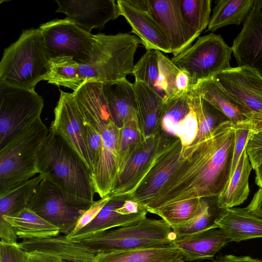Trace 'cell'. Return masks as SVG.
<instances>
[{
	"label": "cell",
	"instance_id": "7402d4cb",
	"mask_svg": "<svg viewBox=\"0 0 262 262\" xmlns=\"http://www.w3.org/2000/svg\"><path fill=\"white\" fill-rule=\"evenodd\" d=\"M229 242L219 228L198 232L175 235L171 244L177 247L186 261L211 259Z\"/></svg>",
	"mask_w": 262,
	"mask_h": 262
},
{
	"label": "cell",
	"instance_id": "c3c4849f",
	"mask_svg": "<svg viewBox=\"0 0 262 262\" xmlns=\"http://www.w3.org/2000/svg\"><path fill=\"white\" fill-rule=\"evenodd\" d=\"M214 262H262V260L250 256H237L228 254L220 257Z\"/></svg>",
	"mask_w": 262,
	"mask_h": 262
},
{
	"label": "cell",
	"instance_id": "83f0119b",
	"mask_svg": "<svg viewBox=\"0 0 262 262\" xmlns=\"http://www.w3.org/2000/svg\"><path fill=\"white\" fill-rule=\"evenodd\" d=\"M190 90L210 103L234 124L247 119L237 103L214 77L198 81Z\"/></svg>",
	"mask_w": 262,
	"mask_h": 262
},
{
	"label": "cell",
	"instance_id": "74e56055",
	"mask_svg": "<svg viewBox=\"0 0 262 262\" xmlns=\"http://www.w3.org/2000/svg\"><path fill=\"white\" fill-rule=\"evenodd\" d=\"M155 51L159 67L158 85L159 94L165 101L177 94L176 79L180 69L162 52Z\"/></svg>",
	"mask_w": 262,
	"mask_h": 262
},
{
	"label": "cell",
	"instance_id": "5b68a950",
	"mask_svg": "<svg viewBox=\"0 0 262 262\" xmlns=\"http://www.w3.org/2000/svg\"><path fill=\"white\" fill-rule=\"evenodd\" d=\"M96 35L97 43L91 60L77 65L79 87L86 81L105 83L126 78L133 73L134 56L142 43L137 36L127 33Z\"/></svg>",
	"mask_w": 262,
	"mask_h": 262
},
{
	"label": "cell",
	"instance_id": "f907efd6",
	"mask_svg": "<svg viewBox=\"0 0 262 262\" xmlns=\"http://www.w3.org/2000/svg\"><path fill=\"white\" fill-rule=\"evenodd\" d=\"M254 5L262 11V0H254Z\"/></svg>",
	"mask_w": 262,
	"mask_h": 262
},
{
	"label": "cell",
	"instance_id": "681fc988",
	"mask_svg": "<svg viewBox=\"0 0 262 262\" xmlns=\"http://www.w3.org/2000/svg\"><path fill=\"white\" fill-rule=\"evenodd\" d=\"M255 182L256 184L262 189V161L260 164L255 168Z\"/></svg>",
	"mask_w": 262,
	"mask_h": 262
},
{
	"label": "cell",
	"instance_id": "6da1fadb",
	"mask_svg": "<svg viewBox=\"0 0 262 262\" xmlns=\"http://www.w3.org/2000/svg\"><path fill=\"white\" fill-rule=\"evenodd\" d=\"M234 143V124L227 120L204 139L183 147V160L146 206L147 212L183 200L217 196L230 179Z\"/></svg>",
	"mask_w": 262,
	"mask_h": 262
},
{
	"label": "cell",
	"instance_id": "f6af8a7d",
	"mask_svg": "<svg viewBox=\"0 0 262 262\" xmlns=\"http://www.w3.org/2000/svg\"><path fill=\"white\" fill-rule=\"evenodd\" d=\"M252 214L262 219V189L259 188L246 207Z\"/></svg>",
	"mask_w": 262,
	"mask_h": 262
},
{
	"label": "cell",
	"instance_id": "ac0fdd59",
	"mask_svg": "<svg viewBox=\"0 0 262 262\" xmlns=\"http://www.w3.org/2000/svg\"><path fill=\"white\" fill-rule=\"evenodd\" d=\"M56 12L64 13L67 18L84 30L102 29L109 21L120 15L116 1L114 0H56Z\"/></svg>",
	"mask_w": 262,
	"mask_h": 262
},
{
	"label": "cell",
	"instance_id": "f5cc1de1",
	"mask_svg": "<svg viewBox=\"0 0 262 262\" xmlns=\"http://www.w3.org/2000/svg\"><path fill=\"white\" fill-rule=\"evenodd\" d=\"M62 262H67L66 261H62Z\"/></svg>",
	"mask_w": 262,
	"mask_h": 262
},
{
	"label": "cell",
	"instance_id": "603a6c76",
	"mask_svg": "<svg viewBox=\"0 0 262 262\" xmlns=\"http://www.w3.org/2000/svg\"><path fill=\"white\" fill-rule=\"evenodd\" d=\"M109 197L108 201L91 222L79 231L67 235L68 237L80 240L97 232L136 224L146 217V210L134 214L121 213L117 209L123 205L126 199L121 196Z\"/></svg>",
	"mask_w": 262,
	"mask_h": 262
},
{
	"label": "cell",
	"instance_id": "816d5d0a",
	"mask_svg": "<svg viewBox=\"0 0 262 262\" xmlns=\"http://www.w3.org/2000/svg\"><path fill=\"white\" fill-rule=\"evenodd\" d=\"M67 262H96L95 258L94 259L86 261H66Z\"/></svg>",
	"mask_w": 262,
	"mask_h": 262
},
{
	"label": "cell",
	"instance_id": "52a82bcc",
	"mask_svg": "<svg viewBox=\"0 0 262 262\" xmlns=\"http://www.w3.org/2000/svg\"><path fill=\"white\" fill-rule=\"evenodd\" d=\"M174 237L164 220L146 216L136 224L97 232L80 241L98 254L168 245Z\"/></svg>",
	"mask_w": 262,
	"mask_h": 262
},
{
	"label": "cell",
	"instance_id": "ffe728a7",
	"mask_svg": "<svg viewBox=\"0 0 262 262\" xmlns=\"http://www.w3.org/2000/svg\"><path fill=\"white\" fill-rule=\"evenodd\" d=\"M116 2L120 15L126 19L132 32L140 38L146 50L171 53L162 29L145 8L139 6L136 0H118Z\"/></svg>",
	"mask_w": 262,
	"mask_h": 262
},
{
	"label": "cell",
	"instance_id": "7dc6e473",
	"mask_svg": "<svg viewBox=\"0 0 262 262\" xmlns=\"http://www.w3.org/2000/svg\"><path fill=\"white\" fill-rule=\"evenodd\" d=\"M28 262H62L61 259L37 252H27Z\"/></svg>",
	"mask_w": 262,
	"mask_h": 262
},
{
	"label": "cell",
	"instance_id": "1f68e13d",
	"mask_svg": "<svg viewBox=\"0 0 262 262\" xmlns=\"http://www.w3.org/2000/svg\"><path fill=\"white\" fill-rule=\"evenodd\" d=\"M43 178L42 175L38 174L0 196V217L13 215L28 207L31 197Z\"/></svg>",
	"mask_w": 262,
	"mask_h": 262
},
{
	"label": "cell",
	"instance_id": "8992f818",
	"mask_svg": "<svg viewBox=\"0 0 262 262\" xmlns=\"http://www.w3.org/2000/svg\"><path fill=\"white\" fill-rule=\"evenodd\" d=\"M49 131L40 118L0 149V196L38 173L37 155Z\"/></svg>",
	"mask_w": 262,
	"mask_h": 262
},
{
	"label": "cell",
	"instance_id": "7c38bea8",
	"mask_svg": "<svg viewBox=\"0 0 262 262\" xmlns=\"http://www.w3.org/2000/svg\"><path fill=\"white\" fill-rule=\"evenodd\" d=\"M28 208L66 235L73 232L78 220L86 210L66 202L56 187L45 178L36 187Z\"/></svg>",
	"mask_w": 262,
	"mask_h": 262
},
{
	"label": "cell",
	"instance_id": "f35d334b",
	"mask_svg": "<svg viewBox=\"0 0 262 262\" xmlns=\"http://www.w3.org/2000/svg\"><path fill=\"white\" fill-rule=\"evenodd\" d=\"M132 74L135 80L145 82L159 94L158 85L159 67L155 50H146V52L135 64Z\"/></svg>",
	"mask_w": 262,
	"mask_h": 262
},
{
	"label": "cell",
	"instance_id": "cb8c5ba5",
	"mask_svg": "<svg viewBox=\"0 0 262 262\" xmlns=\"http://www.w3.org/2000/svg\"><path fill=\"white\" fill-rule=\"evenodd\" d=\"M112 119L121 128L128 121L138 118L133 83L126 78L102 83Z\"/></svg>",
	"mask_w": 262,
	"mask_h": 262
},
{
	"label": "cell",
	"instance_id": "484cf974",
	"mask_svg": "<svg viewBox=\"0 0 262 262\" xmlns=\"http://www.w3.org/2000/svg\"><path fill=\"white\" fill-rule=\"evenodd\" d=\"M133 86L137 100L139 124L145 139L159 130L164 98L144 82L135 80Z\"/></svg>",
	"mask_w": 262,
	"mask_h": 262
},
{
	"label": "cell",
	"instance_id": "4316f807",
	"mask_svg": "<svg viewBox=\"0 0 262 262\" xmlns=\"http://www.w3.org/2000/svg\"><path fill=\"white\" fill-rule=\"evenodd\" d=\"M96 262H185L180 250L171 244L129 250L98 253Z\"/></svg>",
	"mask_w": 262,
	"mask_h": 262
},
{
	"label": "cell",
	"instance_id": "e0dca14e",
	"mask_svg": "<svg viewBox=\"0 0 262 262\" xmlns=\"http://www.w3.org/2000/svg\"><path fill=\"white\" fill-rule=\"evenodd\" d=\"M182 148L181 142L177 138L159 156L134 192L123 197L138 203L145 208L183 160Z\"/></svg>",
	"mask_w": 262,
	"mask_h": 262
},
{
	"label": "cell",
	"instance_id": "ee69618b",
	"mask_svg": "<svg viewBox=\"0 0 262 262\" xmlns=\"http://www.w3.org/2000/svg\"><path fill=\"white\" fill-rule=\"evenodd\" d=\"M194 84L195 83L190 74L186 70H180L176 79L177 95L188 93Z\"/></svg>",
	"mask_w": 262,
	"mask_h": 262
},
{
	"label": "cell",
	"instance_id": "9c48e42d",
	"mask_svg": "<svg viewBox=\"0 0 262 262\" xmlns=\"http://www.w3.org/2000/svg\"><path fill=\"white\" fill-rule=\"evenodd\" d=\"M232 53V48L221 35L211 33L199 37L193 45L171 60L180 70L187 71L195 84L231 68Z\"/></svg>",
	"mask_w": 262,
	"mask_h": 262
},
{
	"label": "cell",
	"instance_id": "8fae6325",
	"mask_svg": "<svg viewBox=\"0 0 262 262\" xmlns=\"http://www.w3.org/2000/svg\"><path fill=\"white\" fill-rule=\"evenodd\" d=\"M178 138L163 135L159 130L144 139L133 152L117 178L110 196H127L148 173L159 156Z\"/></svg>",
	"mask_w": 262,
	"mask_h": 262
},
{
	"label": "cell",
	"instance_id": "277c9868",
	"mask_svg": "<svg viewBox=\"0 0 262 262\" xmlns=\"http://www.w3.org/2000/svg\"><path fill=\"white\" fill-rule=\"evenodd\" d=\"M49 70V58L40 29L23 30L18 39L4 51L0 83L34 90Z\"/></svg>",
	"mask_w": 262,
	"mask_h": 262
},
{
	"label": "cell",
	"instance_id": "ab89813d",
	"mask_svg": "<svg viewBox=\"0 0 262 262\" xmlns=\"http://www.w3.org/2000/svg\"><path fill=\"white\" fill-rule=\"evenodd\" d=\"M235 143L230 178L233 174L242 154L246 147L251 129L246 119L234 124Z\"/></svg>",
	"mask_w": 262,
	"mask_h": 262
},
{
	"label": "cell",
	"instance_id": "d6986e66",
	"mask_svg": "<svg viewBox=\"0 0 262 262\" xmlns=\"http://www.w3.org/2000/svg\"><path fill=\"white\" fill-rule=\"evenodd\" d=\"M231 48L238 67L251 68L262 76V11L254 4Z\"/></svg>",
	"mask_w": 262,
	"mask_h": 262
},
{
	"label": "cell",
	"instance_id": "44dd1931",
	"mask_svg": "<svg viewBox=\"0 0 262 262\" xmlns=\"http://www.w3.org/2000/svg\"><path fill=\"white\" fill-rule=\"evenodd\" d=\"M27 252H37L52 255L63 261H86L95 258L96 252L80 240L60 234L25 239L18 243Z\"/></svg>",
	"mask_w": 262,
	"mask_h": 262
},
{
	"label": "cell",
	"instance_id": "4fadbf2b",
	"mask_svg": "<svg viewBox=\"0 0 262 262\" xmlns=\"http://www.w3.org/2000/svg\"><path fill=\"white\" fill-rule=\"evenodd\" d=\"M54 112V119L50 129L65 140L85 164L91 175V164L84 127L72 93L60 90L59 99Z\"/></svg>",
	"mask_w": 262,
	"mask_h": 262
},
{
	"label": "cell",
	"instance_id": "7bdbcfd3",
	"mask_svg": "<svg viewBox=\"0 0 262 262\" xmlns=\"http://www.w3.org/2000/svg\"><path fill=\"white\" fill-rule=\"evenodd\" d=\"M110 197L107 195L98 201H95L79 219L74 230L71 233L79 231L91 222L108 201Z\"/></svg>",
	"mask_w": 262,
	"mask_h": 262
},
{
	"label": "cell",
	"instance_id": "e575fe53",
	"mask_svg": "<svg viewBox=\"0 0 262 262\" xmlns=\"http://www.w3.org/2000/svg\"><path fill=\"white\" fill-rule=\"evenodd\" d=\"M211 2L210 0H179L184 20L198 36L208 26Z\"/></svg>",
	"mask_w": 262,
	"mask_h": 262
},
{
	"label": "cell",
	"instance_id": "d590c367",
	"mask_svg": "<svg viewBox=\"0 0 262 262\" xmlns=\"http://www.w3.org/2000/svg\"><path fill=\"white\" fill-rule=\"evenodd\" d=\"M144 139L138 118L128 121L120 128L118 150V174L133 152Z\"/></svg>",
	"mask_w": 262,
	"mask_h": 262
},
{
	"label": "cell",
	"instance_id": "3957f363",
	"mask_svg": "<svg viewBox=\"0 0 262 262\" xmlns=\"http://www.w3.org/2000/svg\"><path fill=\"white\" fill-rule=\"evenodd\" d=\"M38 173L52 183L64 200L87 209L96 193L85 164L59 135L49 129L37 158Z\"/></svg>",
	"mask_w": 262,
	"mask_h": 262
},
{
	"label": "cell",
	"instance_id": "8d00e7d4",
	"mask_svg": "<svg viewBox=\"0 0 262 262\" xmlns=\"http://www.w3.org/2000/svg\"><path fill=\"white\" fill-rule=\"evenodd\" d=\"M200 199L194 198L176 202L155 210L171 228L188 222L194 215Z\"/></svg>",
	"mask_w": 262,
	"mask_h": 262
},
{
	"label": "cell",
	"instance_id": "5bb4252c",
	"mask_svg": "<svg viewBox=\"0 0 262 262\" xmlns=\"http://www.w3.org/2000/svg\"><path fill=\"white\" fill-rule=\"evenodd\" d=\"M145 5L162 29L173 56L190 47L199 37L184 20L179 0H145Z\"/></svg>",
	"mask_w": 262,
	"mask_h": 262
},
{
	"label": "cell",
	"instance_id": "60d3db41",
	"mask_svg": "<svg viewBox=\"0 0 262 262\" xmlns=\"http://www.w3.org/2000/svg\"><path fill=\"white\" fill-rule=\"evenodd\" d=\"M246 150L252 169L255 170L262 161V132L251 131Z\"/></svg>",
	"mask_w": 262,
	"mask_h": 262
},
{
	"label": "cell",
	"instance_id": "d6a6232c",
	"mask_svg": "<svg viewBox=\"0 0 262 262\" xmlns=\"http://www.w3.org/2000/svg\"><path fill=\"white\" fill-rule=\"evenodd\" d=\"M188 94L198 122V132L192 143L194 144L205 138L220 123L228 119L198 94L191 90Z\"/></svg>",
	"mask_w": 262,
	"mask_h": 262
},
{
	"label": "cell",
	"instance_id": "4dcf8cb0",
	"mask_svg": "<svg viewBox=\"0 0 262 262\" xmlns=\"http://www.w3.org/2000/svg\"><path fill=\"white\" fill-rule=\"evenodd\" d=\"M254 0H219L215 2L207 31L213 32L230 25H239L251 10Z\"/></svg>",
	"mask_w": 262,
	"mask_h": 262
},
{
	"label": "cell",
	"instance_id": "d4e9b609",
	"mask_svg": "<svg viewBox=\"0 0 262 262\" xmlns=\"http://www.w3.org/2000/svg\"><path fill=\"white\" fill-rule=\"evenodd\" d=\"M228 242L262 238V219L252 214L246 208L224 209L216 221Z\"/></svg>",
	"mask_w": 262,
	"mask_h": 262
},
{
	"label": "cell",
	"instance_id": "7a4b0ae2",
	"mask_svg": "<svg viewBox=\"0 0 262 262\" xmlns=\"http://www.w3.org/2000/svg\"><path fill=\"white\" fill-rule=\"evenodd\" d=\"M72 96L82 116L91 168L100 163L92 185L102 198L113 190L118 175L120 128L112 119L102 82H85Z\"/></svg>",
	"mask_w": 262,
	"mask_h": 262
},
{
	"label": "cell",
	"instance_id": "30bf717a",
	"mask_svg": "<svg viewBox=\"0 0 262 262\" xmlns=\"http://www.w3.org/2000/svg\"><path fill=\"white\" fill-rule=\"evenodd\" d=\"M48 57L70 56L80 64L89 63L97 43L96 35L79 27L71 19H56L41 24Z\"/></svg>",
	"mask_w": 262,
	"mask_h": 262
},
{
	"label": "cell",
	"instance_id": "bcb514c9",
	"mask_svg": "<svg viewBox=\"0 0 262 262\" xmlns=\"http://www.w3.org/2000/svg\"><path fill=\"white\" fill-rule=\"evenodd\" d=\"M243 115L247 118L246 120L251 131L262 132V111L252 112Z\"/></svg>",
	"mask_w": 262,
	"mask_h": 262
},
{
	"label": "cell",
	"instance_id": "ba28073f",
	"mask_svg": "<svg viewBox=\"0 0 262 262\" xmlns=\"http://www.w3.org/2000/svg\"><path fill=\"white\" fill-rule=\"evenodd\" d=\"M43 105L34 90L0 83V149L41 118Z\"/></svg>",
	"mask_w": 262,
	"mask_h": 262
},
{
	"label": "cell",
	"instance_id": "836d02e7",
	"mask_svg": "<svg viewBox=\"0 0 262 262\" xmlns=\"http://www.w3.org/2000/svg\"><path fill=\"white\" fill-rule=\"evenodd\" d=\"M208 198H201L193 217L188 222L172 228L175 235L192 234L217 228L216 221L224 209L213 206Z\"/></svg>",
	"mask_w": 262,
	"mask_h": 262
},
{
	"label": "cell",
	"instance_id": "f546056e",
	"mask_svg": "<svg viewBox=\"0 0 262 262\" xmlns=\"http://www.w3.org/2000/svg\"><path fill=\"white\" fill-rule=\"evenodd\" d=\"M13 228L23 239L43 237L59 234V229L26 207L13 215L0 217Z\"/></svg>",
	"mask_w": 262,
	"mask_h": 262
},
{
	"label": "cell",
	"instance_id": "2e32d148",
	"mask_svg": "<svg viewBox=\"0 0 262 262\" xmlns=\"http://www.w3.org/2000/svg\"><path fill=\"white\" fill-rule=\"evenodd\" d=\"M214 77L237 103L243 114L262 111V76L256 71L237 67Z\"/></svg>",
	"mask_w": 262,
	"mask_h": 262
},
{
	"label": "cell",
	"instance_id": "f1b7e54d",
	"mask_svg": "<svg viewBox=\"0 0 262 262\" xmlns=\"http://www.w3.org/2000/svg\"><path fill=\"white\" fill-rule=\"evenodd\" d=\"M252 169L245 147L233 174L217 196L216 203L219 208H233L247 199L250 192L249 178Z\"/></svg>",
	"mask_w": 262,
	"mask_h": 262
},
{
	"label": "cell",
	"instance_id": "b9f144b4",
	"mask_svg": "<svg viewBox=\"0 0 262 262\" xmlns=\"http://www.w3.org/2000/svg\"><path fill=\"white\" fill-rule=\"evenodd\" d=\"M0 262H28V254L18 244L0 241Z\"/></svg>",
	"mask_w": 262,
	"mask_h": 262
},
{
	"label": "cell",
	"instance_id": "9a60e30c",
	"mask_svg": "<svg viewBox=\"0 0 262 262\" xmlns=\"http://www.w3.org/2000/svg\"><path fill=\"white\" fill-rule=\"evenodd\" d=\"M159 130L164 136L179 138L183 147L192 144L198 132V122L188 93L164 101Z\"/></svg>",
	"mask_w": 262,
	"mask_h": 262
}]
</instances>
